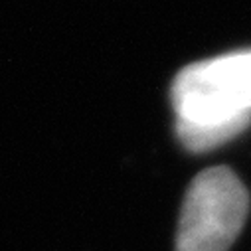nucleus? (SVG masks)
<instances>
[{"instance_id": "2", "label": "nucleus", "mask_w": 251, "mask_h": 251, "mask_svg": "<svg viewBox=\"0 0 251 251\" xmlns=\"http://www.w3.org/2000/svg\"><path fill=\"white\" fill-rule=\"evenodd\" d=\"M249 214V192L226 166L198 174L186 192L176 251H227Z\"/></svg>"}, {"instance_id": "1", "label": "nucleus", "mask_w": 251, "mask_h": 251, "mask_svg": "<svg viewBox=\"0 0 251 251\" xmlns=\"http://www.w3.org/2000/svg\"><path fill=\"white\" fill-rule=\"evenodd\" d=\"M180 143L194 152L220 147L251 125V50L184 68L172 83Z\"/></svg>"}]
</instances>
